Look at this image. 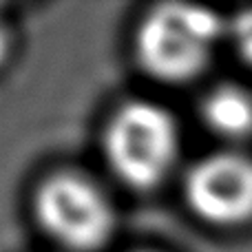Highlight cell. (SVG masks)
<instances>
[{"label": "cell", "mask_w": 252, "mask_h": 252, "mask_svg": "<svg viewBox=\"0 0 252 252\" xmlns=\"http://www.w3.org/2000/svg\"><path fill=\"white\" fill-rule=\"evenodd\" d=\"M228 31L215 11L190 4H159L137 31V58L151 75L184 82L201 73L213 47Z\"/></svg>", "instance_id": "cell-1"}, {"label": "cell", "mask_w": 252, "mask_h": 252, "mask_svg": "<svg viewBox=\"0 0 252 252\" xmlns=\"http://www.w3.org/2000/svg\"><path fill=\"white\" fill-rule=\"evenodd\" d=\"M106 157L124 184L153 188L170 173L179 151L175 118L153 102L124 104L104 137Z\"/></svg>", "instance_id": "cell-2"}, {"label": "cell", "mask_w": 252, "mask_h": 252, "mask_svg": "<svg viewBox=\"0 0 252 252\" xmlns=\"http://www.w3.org/2000/svg\"><path fill=\"white\" fill-rule=\"evenodd\" d=\"M35 213L44 230L75 252H91L113 232V208L104 192L75 173H60L40 186Z\"/></svg>", "instance_id": "cell-3"}, {"label": "cell", "mask_w": 252, "mask_h": 252, "mask_svg": "<svg viewBox=\"0 0 252 252\" xmlns=\"http://www.w3.org/2000/svg\"><path fill=\"white\" fill-rule=\"evenodd\" d=\"M186 201L215 226H239L252 219V159L241 153L201 157L186 177Z\"/></svg>", "instance_id": "cell-4"}, {"label": "cell", "mask_w": 252, "mask_h": 252, "mask_svg": "<svg viewBox=\"0 0 252 252\" xmlns=\"http://www.w3.org/2000/svg\"><path fill=\"white\" fill-rule=\"evenodd\" d=\"M201 115L221 137L246 139L252 135V93L239 84H219L204 97Z\"/></svg>", "instance_id": "cell-5"}, {"label": "cell", "mask_w": 252, "mask_h": 252, "mask_svg": "<svg viewBox=\"0 0 252 252\" xmlns=\"http://www.w3.org/2000/svg\"><path fill=\"white\" fill-rule=\"evenodd\" d=\"M228 35L244 62L252 66V9L239 11L228 22Z\"/></svg>", "instance_id": "cell-6"}, {"label": "cell", "mask_w": 252, "mask_h": 252, "mask_svg": "<svg viewBox=\"0 0 252 252\" xmlns=\"http://www.w3.org/2000/svg\"><path fill=\"white\" fill-rule=\"evenodd\" d=\"M7 49H9V35H7L4 25L0 22V62H2L4 56H7Z\"/></svg>", "instance_id": "cell-7"}]
</instances>
